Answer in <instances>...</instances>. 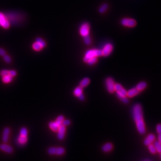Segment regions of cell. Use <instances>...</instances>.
Here are the masks:
<instances>
[{
  "instance_id": "7c38bea8",
  "label": "cell",
  "mask_w": 161,
  "mask_h": 161,
  "mask_svg": "<svg viewBox=\"0 0 161 161\" xmlns=\"http://www.w3.org/2000/svg\"><path fill=\"white\" fill-rule=\"evenodd\" d=\"M155 140V136L153 133L149 134L144 139V144L148 146L151 144H152Z\"/></svg>"
},
{
  "instance_id": "74e56055",
  "label": "cell",
  "mask_w": 161,
  "mask_h": 161,
  "mask_svg": "<svg viewBox=\"0 0 161 161\" xmlns=\"http://www.w3.org/2000/svg\"><path fill=\"white\" fill-rule=\"evenodd\" d=\"M160 159H161V154H160Z\"/></svg>"
},
{
  "instance_id": "3957f363",
  "label": "cell",
  "mask_w": 161,
  "mask_h": 161,
  "mask_svg": "<svg viewBox=\"0 0 161 161\" xmlns=\"http://www.w3.org/2000/svg\"><path fill=\"white\" fill-rule=\"evenodd\" d=\"M102 56V52L101 50L99 49H92L86 51L85 54V57L83 59L84 62L87 63L88 60L93 57H98Z\"/></svg>"
},
{
  "instance_id": "836d02e7",
  "label": "cell",
  "mask_w": 161,
  "mask_h": 161,
  "mask_svg": "<svg viewBox=\"0 0 161 161\" xmlns=\"http://www.w3.org/2000/svg\"><path fill=\"white\" fill-rule=\"evenodd\" d=\"M156 131L159 134L161 133V123H159L157 125L156 127Z\"/></svg>"
},
{
  "instance_id": "cb8c5ba5",
  "label": "cell",
  "mask_w": 161,
  "mask_h": 161,
  "mask_svg": "<svg viewBox=\"0 0 161 161\" xmlns=\"http://www.w3.org/2000/svg\"><path fill=\"white\" fill-rule=\"evenodd\" d=\"M33 48L34 50H35L36 51H39L41 50V49L42 48V46L40 45V44L37 42H34L33 45H32Z\"/></svg>"
},
{
  "instance_id": "7402d4cb",
  "label": "cell",
  "mask_w": 161,
  "mask_h": 161,
  "mask_svg": "<svg viewBox=\"0 0 161 161\" xmlns=\"http://www.w3.org/2000/svg\"><path fill=\"white\" fill-rule=\"evenodd\" d=\"M154 146L156 149L157 152L159 153H161V143H160L158 141H156L154 142Z\"/></svg>"
},
{
  "instance_id": "30bf717a",
  "label": "cell",
  "mask_w": 161,
  "mask_h": 161,
  "mask_svg": "<svg viewBox=\"0 0 161 161\" xmlns=\"http://www.w3.org/2000/svg\"><path fill=\"white\" fill-rule=\"evenodd\" d=\"M73 94L81 101H83L84 100L85 98L83 94V88L81 87L80 86L77 87L74 89L73 91Z\"/></svg>"
},
{
  "instance_id": "e0dca14e",
  "label": "cell",
  "mask_w": 161,
  "mask_h": 161,
  "mask_svg": "<svg viewBox=\"0 0 161 161\" xmlns=\"http://www.w3.org/2000/svg\"><path fill=\"white\" fill-rule=\"evenodd\" d=\"M49 127L53 131H57L61 125H59L56 121H51L49 123Z\"/></svg>"
},
{
  "instance_id": "6da1fadb",
  "label": "cell",
  "mask_w": 161,
  "mask_h": 161,
  "mask_svg": "<svg viewBox=\"0 0 161 161\" xmlns=\"http://www.w3.org/2000/svg\"><path fill=\"white\" fill-rule=\"evenodd\" d=\"M132 113L138 132L141 134H144L146 132V127L143 119V110L141 105L139 103L134 104L132 107Z\"/></svg>"
},
{
  "instance_id": "ffe728a7",
  "label": "cell",
  "mask_w": 161,
  "mask_h": 161,
  "mask_svg": "<svg viewBox=\"0 0 161 161\" xmlns=\"http://www.w3.org/2000/svg\"><path fill=\"white\" fill-rule=\"evenodd\" d=\"M90 83V79L88 78H85L81 80L80 83V86L82 88L87 86Z\"/></svg>"
},
{
  "instance_id": "9a60e30c",
  "label": "cell",
  "mask_w": 161,
  "mask_h": 161,
  "mask_svg": "<svg viewBox=\"0 0 161 161\" xmlns=\"http://www.w3.org/2000/svg\"><path fill=\"white\" fill-rule=\"evenodd\" d=\"M113 149V145L110 142H107L105 144H104L102 147V150L103 152L105 153H108L110 152Z\"/></svg>"
},
{
  "instance_id": "8fae6325",
  "label": "cell",
  "mask_w": 161,
  "mask_h": 161,
  "mask_svg": "<svg viewBox=\"0 0 161 161\" xmlns=\"http://www.w3.org/2000/svg\"><path fill=\"white\" fill-rule=\"evenodd\" d=\"M58 134H57V138L59 140H62L64 139L66 134V128L64 125L61 124L59 128L58 129Z\"/></svg>"
},
{
  "instance_id": "8992f818",
  "label": "cell",
  "mask_w": 161,
  "mask_h": 161,
  "mask_svg": "<svg viewBox=\"0 0 161 161\" xmlns=\"http://www.w3.org/2000/svg\"><path fill=\"white\" fill-rule=\"evenodd\" d=\"M106 87L108 92L110 93H113L115 92V83L114 79L111 77L107 78L105 80Z\"/></svg>"
},
{
  "instance_id": "1f68e13d",
  "label": "cell",
  "mask_w": 161,
  "mask_h": 161,
  "mask_svg": "<svg viewBox=\"0 0 161 161\" xmlns=\"http://www.w3.org/2000/svg\"><path fill=\"white\" fill-rule=\"evenodd\" d=\"M9 74V70H3L0 72V75L3 77L6 75H8Z\"/></svg>"
},
{
  "instance_id": "f1b7e54d",
  "label": "cell",
  "mask_w": 161,
  "mask_h": 161,
  "mask_svg": "<svg viewBox=\"0 0 161 161\" xmlns=\"http://www.w3.org/2000/svg\"><path fill=\"white\" fill-rule=\"evenodd\" d=\"M64 119V116H62V115H60L57 118V119H56L55 121L56 122H57L59 125H61L62 123V121Z\"/></svg>"
},
{
  "instance_id": "2e32d148",
  "label": "cell",
  "mask_w": 161,
  "mask_h": 161,
  "mask_svg": "<svg viewBox=\"0 0 161 161\" xmlns=\"http://www.w3.org/2000/svg\"><path fill=\"white\" fill-rule=\"evenodd\" d=\"M9 133H10V129L8 128H5L4 129L2 135V140L4 143H6L8 141Z\"/></svg>"
},
{
  "instance_id": "83f0119b",
  "label": "cell",
  "mask_w": 161,
  "mask_h": 161,
  "mask_svg": "<svg viewBox=\"0 0 161 161\" xmlns=\"http://www.w3.org/2000/svg\"><path fill=\"white\" fill-rule=\"evenodd\" d=\"M97 61V57H93L89 59L87 62V63L89 66H92L93 64H95Z\"/></svg>"
},
{
  "instance_id": "4316f807",
  "label": "cell",
  "mask_w": 161,
  "mask_h": 161,
  "mask_svg": "<svg viewBox=\"0 0 161 161\" xmlns=\"http://www.w3.org/2000/svg\"><path fill=\"white\" fill-rule=\"evenodd\" d=\"M83 40L84 41V43L86 45H89L91 43V39H90V37L89 34L86 35V36H84L83 37Z\"/></svg>"
},
{
  "instance_id": "d590c367",
  "label": "cell",
  "mask_w": 161,
  "mask_h": 161,
  "mask_svg": "<svg viewBox=\"0 0 161 161\" xmlns=\"http://www.w3.org/2000/svg\"><path fill=\"white\" fill-rule=\"evenodd\" d=\"M6 54V52L4 49L2 48H0V56H4Z\"/></svg>"
},
{
  "instance_id": "d4e9b609",
  "label": "cell",
  "mask_w": 161,
  "mask_h": 161,
  "mask_svg": "<svg viewBox=\"0 0 161 161\" xmlns=\"http://www.w3.org/2000/svg\"><path fill=\"white\" fill-rule=\"evenodd\" d=\"M19 135H23V136H26L27 137L28 135V130L26 128L23 127L21 129L20 132H19Z\"/></svg>"
},
{
  "instance_id": "8d00e7d4",
  "label": "cell",
  "mask_w": 161,
  "mask_h": 161,
  "mask_svg": "<svg viewBox=\"0 0 161 161\" xmlns=\"http://www.w3.org/2000/svg\"><path fill=\"white\" fill-rule=\"evenodd\" d=\"M160 143H161V133L159 134L158 135V140Z\"/></svg>"
},
{
  "instance_id": "4dcf8cb0",
  "label": "cell",
  "mask_w": 161,
  "mask_h": 161,
  "mask_svg": "<svg viewBox=\"0 0 161 161\" xmlns=\"http://www.w3.org/2000/svg\"><path fill=\"white\" fill-rule=\"evenodd\" d=\"M4 61H5L6 63H11V61H12L11 57H10L9 56H7V55H6V54L4 56Z\"/></svg>"
},
{
  "instance_id": "5b68a950",
  "label": "cell",
  "mask_w": 161,
  "mask_h": 161,
  "mask_svg": "<svg viewBox=\"0 0 161 161\" xmlns=\"http://www.w3.org/2000/svg\"><path fill=\"white\" fill-rule=\"evenodd\" d=\"M121 24L124 27L132 28L136 26L137 22L131 18H123L121 20Z\"/></svg>"
},
{
  "instance_id": "d6986e66",
  "label": "cell",
  "mask_w": 161,
  "mask_h": 161,
  "mask_svg": "<svg viewBox=\"0 0 161 161\" xmlns=\"http://www.w3.org/2000/svg\"><path fill=\"white\" fill-rule=\"evenodd\" d=\"M147 86V83L145 82L144 81H142L139 82L135 86V87L140 91H142L143 90H144Z\"/></svg>"
},
{
  "instance_id": "f546056e",
  "label": "cell",
  "mask_w": 161,
  "mask_h": 161,
  "mask_svg": "<svg viewBox=\"0 0 161 161\" xmlns=\"http://www.w3.org/2000/svg\"><path fill=\"white\" fill-rule=\"evenodd\" d=\"M36 42H38L40 45L42 46V48L45 47L46 46V43L45 42V41L43 40H42L41 38H37L36 39Z\"/></svg>"
},
{
  "instance_id": "9c48e42d",
  "label": "cell",
  "mask_w": 161,
  "mask_h": 161,
  "mask_svg": "<svg viewBox=\"0 0 161 161\" xmlns=\"http://www.w3.org/2000/svg\"><path fill=\"white\" fill-rule=\"evenodd\" d=\"M89 24L88 23H83L80 29V33L83 37L89 34Z\"/></svg>"
},
{
  "instance_id": "5bb4252c",
  "label": "cell",
  "mask_w": 161,
  "mask_h": 161,
  "mask_svg": "<svg viewBox=\"0 0 161 161\" xmlns=\"http://www.w3.org/2000/svg\"><path fill=\"white\" fill-rule=\"evenodd\" d=\"M0 149L7 153H11L13 152V149L12 147L7 144H1L0 145Z\"/></svg>"
},
{
  "instance_id": "7a4b0ae2",
  "label": "cell",
  "mask_w": 161,
  "mask_h": 161,
  "mask_svg": "<svg viewBox=\"0 0 161 161\" xmlns=\"http://www.w3.org/2000/svg\"><path fill=\"white\" fill-rule=\"evenodd\" d=\"M115 91L116 92V94L118 98L124 104H128L129 100L127 97V91L119 83H115Z\"/></svg>"
},
{
  "instance_id": "d6a6232c",
  "label": "cell",
  "mask_w": 161,
  "mask_h": 161,
  "mask_svg": "<svg viewBox=\"0 0 161 161\" xmlns=\"http://www.w3.org/2000/svg\"><path fill=\"white\" fill-rule=\"evenodd\" d=\"M71 123V122L68 119H64L63 121H62V124L64 125L65 127L66 126H68L69 125H70Z\"/></svg>"
},
{
  "instance_id": "4fadbf2b",
  "label": "cell",
  "mask_w": 161,
  "mask_h": 161,
  "mask_svg": "<svg viewBox=\"0 0 161 161\" xmlns=\"http://www.w3.org/2000/svg\"><path fill=\"white\" fill-rule=\"evenodd\" d=\"M140 91L135 87L130 89L128 91H127V97L129 98H132L137 95H138L140 93Z\"/></svg>"
},
{
  "instance_id": "52a82bcc",
  "label": "cell",
  "mask_w": 161,
  "mask_h": 161,
  "mask_svg": "<svg viewBox=\"0 0 161 161\" xmlns=\"http://www.w3.org/2000/svg\"><path fill=\"white\" fill-rule=\"evenodd\" d=\"M113 50V45L111 43H106L102 50V56L107 57L110 54Z\"/></svg>"
},
{
  "instance_id": "603a6c76",
  "label": "cell",
  "mask_w": 161,
  "mask_h": 161,
  "mask_svg": "<svg viewBox=\"0 0 161 161\" xmlns=\"http://www.w3.org/2000/svg\"><path fill=\"white\" fill-rule=\"evenodd\" d=\"M13 77H12V76H9V74L8 75H6L5 76L3 77L2 80L5 83H8L11 82V81H12V80H13Z\"/></svg>"
},
{
  "instance_id": "e575fe53",
  "label": "cell",
  "mask_w": 161,
  "mask_h": 161,
  "mask_svg": "<svg viewBox=\"0 0 161 161\" xmlns=\"http://www.w3.org/2000/svg\"><path fill=\"white\" fill-rule=\"evenodd\" d=\"M8 74L9 76H12V77H15L16 76L17 73H16V71L12 70H9V74Z\"/></svg>"
},
{
  "instance_id": "44dd1931",
  "label": "cell",
  "mask_w": 161,
  "mask_h": 161,
  "mask_svg": "<svg viewBox=\"0 0 161 161\" xmlns=\"http://www.w3.org/2000/svg\"><path fill=\"white\" fill-rule=\"evenodd\" d=\"M107 8H108V4L106 3H104L99 8L98 11L100 13L102 14V13H105L107 9Z\"/></svg>"
},
{
  "instance_id": "ac0fdd59",
  "label": "cell",
  "mask_w": 161,
  "mask_h": 161,
  "mask_svg": "<svg viewBox=\"0 0 161 161\" xmlns=\"http://www.w3.org/2000/svg\"><path fill=\"white\" fill-rule=\"evenodd\" d=\"M27 140H28L27 137L19 135V137H18L17 141L20 145H25V144H26Z\"/></svg>"
},
{
  "instance_id": "ba28073f",
  "label": "cell",
  "mask_w": 161,
  "mask_h": 161,
  "mask_svg": "<svg viewBox=\"0 0 161 161\" xmlns=\"http://www.w3.org/2000/svg\"><path fill=\"white\" fill-rule=\"evenodd\" d=\"M0 26L5 29L8 28L10 26V23L5 15L2 12H0Z\"/></svg>"
},
{
  "instance_id": "277c9868",
  "label": "cell",
  "mask_w": 161,
  "mask_h": 161,
  "mask_svg": "<svg viewBox=\"0 0 161 161\" xmlns=\"http://www.w3.org/2000/svg\"><path fill=\"white\" fill-rule=\"evenodd\" d=\"M47 152L51 155H62L64 154L65 150L62 147H50L48 149Z\"/></svg>"
},
{
  "instance_id": "484cf974",
  "label": "cell",
  "mask_w": 161,
  "mask_h": 161,
  "mask_svg": "<svg viewBox=\"0 0 161 161\" xmlns=\"http://www.w3.org/2000/svg\"><path fill=\"white\" fill-rule=\"evenodd\" d=\"M148 149L150 151V152L152 154H154L157 153V151H156V149L154 146V144H151L149 145H148Z\"/></svg>"
}]
</instances>
